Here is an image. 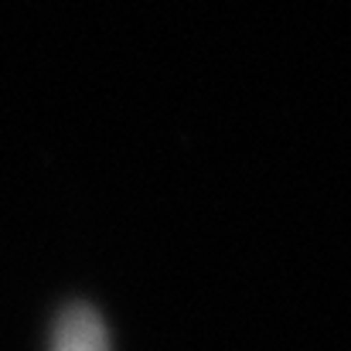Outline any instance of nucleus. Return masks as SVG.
Listing matches in <instances>:
<instances>
[{"label":"nucleus","instance_id":"1","mask_svg":"<svg viewBox=\"0 0 351 351\" xmlns=\"http://www.w3.org/2000/svg\"><path fill=\"white\" fill-rule=\"evenodd\" d=\"M48 351H113L103 314L89 304H69L51 328Z\"/></svg>","mask_w":351,"mask_h":351}]
</instances>
